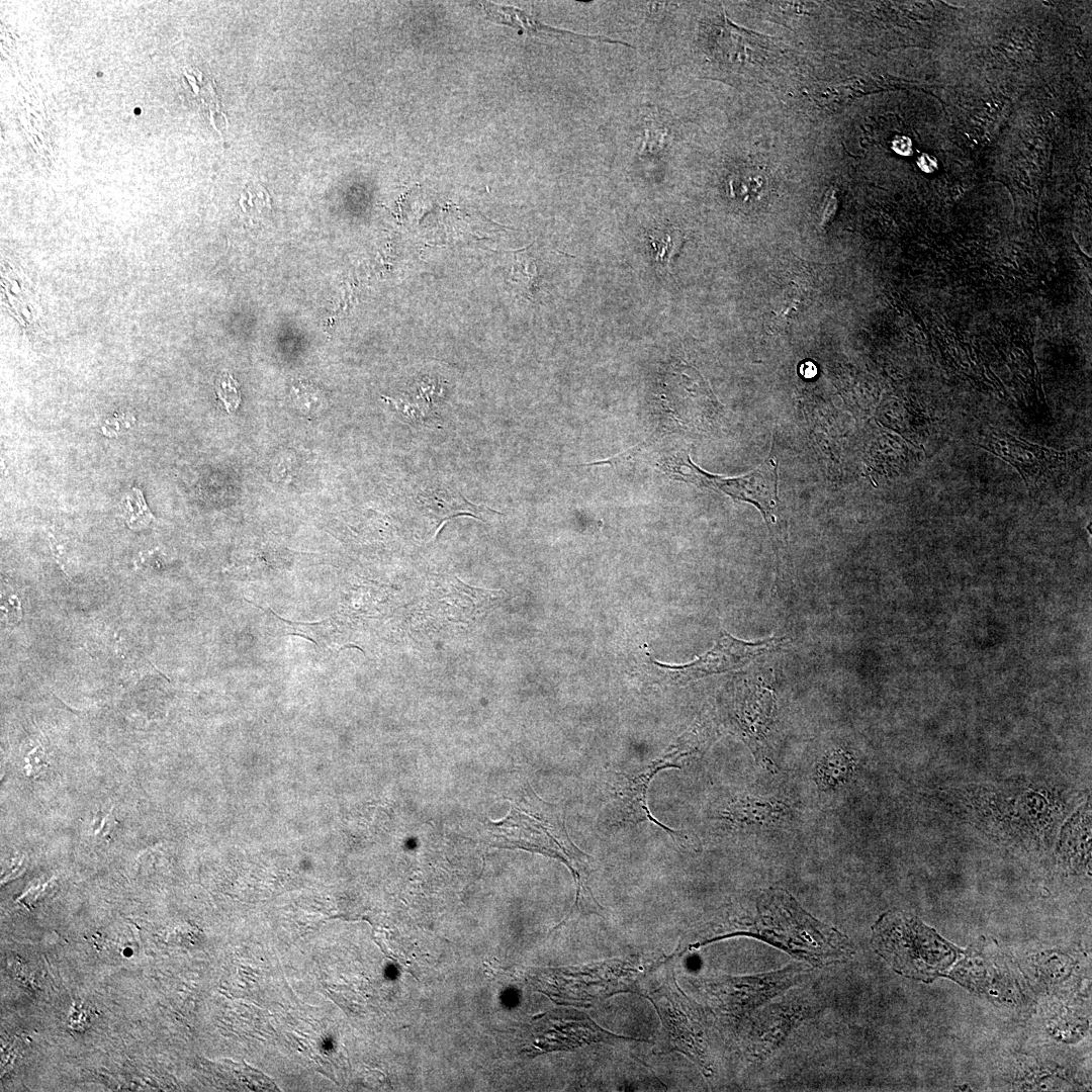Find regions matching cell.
I'll return each instance as SVG.
<instances>
[{
    "mask_svg": "<svg viewBox=\"0 0 1092 1092\" xmlns=\"http://www.w3.org/2000/svg\"><path fill=\"white\" fill-rule=\"evenodd\" d=\"M692 946L746 935L760 939L811 967L842 964L855 953L851 939L805 911L783 890L761 894L753 910H741L714 923Z\"/></svg>",
    "mask_w": 1092,
    "mask_h": 1092,
    "instance_id": "1",
    "label": "cell"
},
{
    "mask_svg": "<svg viewBox=\"0 0 1092 1092\" xmlns=\"http://www.w3.org/2000/svg\"><path fill=\"white\" fill-rule=\"evenodd\" d=\"M674 959L649 969L643 974L638 993L654 1006L661 1022L657 1049L660 1053L679 1052L687 1056L706 1076L714 1073L703 1008L678 987L674 976Z\"/></svg>",
    "mask_w": 1092,
    "mask_h": 1092,
    "instance_id": "2",
    "label": "cell"
},
{
    "mask_svg": "<svg viewBox=\"0 0 1092 1092\" xmlns=\"http://www.w3.org/2000/svg\"><path fill=\"white\" fill-rule=\"evenodd\" d=\"M550 993L567 1004L592 1006L613 995L637 992L642 971L629 961L614 959L545 974Z\"/></svg>",
    "mask_w": 1092,
    "mask_h": 1092,
    "instance_id": "3",
    "label": "cell"
},
{
    "mask_svg": "<svg viewBox=\"0 0 1092 1092\" xmlns=\"http://www.w3.org/2000/svg\"><path fill=\"white\" fill-rule=\"evenodd\" d=\"M933 938L932 930L916 917L887 912L873 926L872 945L895 972L926 980L932 975Z\"/></svg>",
    "mask_w": 1092,
    "mask_h": 1092,
    "instance_id": "4",
    "label": "cell"
},
{
    "mask_svg": "<svg viewBox=\"0 0 1092 1092\" xmlns=\"http://www.w3.org/2000/svg\"><path fill=\"white\" fill-rule=\"evenodd\" d=\"M662 468L675 479L722 491L734 499L751 503L761 511L767 524L775 522L778 469L771 459L765 460L745 475L731 478L702 470L692 462L687 453L670 456L662 463Z\"/></svg>",
    "mask_w": 1092,
    "mask_h": 1092,
    "instance_id": "5",
    "label": "cell"
},
{
    "mask_svg": "<svg viewBox=\"0 0 1092 1092\" xmlns=\"http://www.w3.org/2000/svg\"><path fill=\"white\" fill-rule=\"evenodd\" d=\"M812 973L811 966L794 963L783 969L740 977H722L709 982L714 1004L726 1015L740 1019L756 1007L801 984Z\"/></svg>",
    "mask_w": 1092,
    "mask_h": 1092,
    "instance_id": "6",
    "label": "cell"
},
{
    "mask_svg": "<svg viewBox=\"0 0 1092 1092\" xmlns=\"http://www.w3.org/2000/svg\"><path fill=\"white\" fill-rule=\"evenodd\" d=\"M976 445L1011 464L1030 492L1062 478L1080 460V451H1057L996 429L986 432Z\"/></svg>",
    "mask_w": 1092,
    "mask_h": 1092,
    "instance_id": "7",
    "label": "cell"
},
{
    "mask_svg": "<svg viewBox=\"0 0 1092 1092\" xmlns=\"http://www.w3.org/2000/svg\"><path fill=\"white\" fill-rule=\"evenodd\" d=\"M696 746L695 737H682L664 755L640 769L632 770L629 774H615L613 806L620 818L628 822L651 821L664 829L675 843H677V837L679 839L685 838L684 835H680V832L669 829L652 817L647 806L646 797L648 785L655 774L666 767L678 768L677 761L697 751Z\"/></svg>",
    "mask_w": 1092,
    "mask_h": 1092,
    "instance_id": "8",
    "label": "cell"
},
{
    "mask_svg": "<svg viewBox=\"0 0 1092 1092\" xmlns=\"http://www.w3.org/2000/svg\"><path fill=\"white\" fill-rule=\"evenodd\" d=\"M815 1008L811 1001L795 995L761 1009L751 1018L748 1027L750 1055L763 1061L794 1028L814 1013Z\"/></svg>",
    "mask_w": 1092,
    "mask_h": 1092,
    "instance_id": "9",
    "label": "cell"
},
{
    "mask_svg": "<svg viewBox=\"0 0 1092 1092\" xmlns=\"http://www.w3.org/2000/svg\"><path fill=\"white\" fill-rule=\"evenodd\" d=\"M708 38L713 58L731 70L745 72L762 66L770 56L771 41L733 24L724 14Z\"/></svg>",
    "mask_w": 1092,
    "mask_h": 1092,
    "instance_id": "10",
    "label": "cell"
},
{
    "mask_svg": "<svg viewBox=\"0 0 1092 1092\" xmlns=\"http://www.w3.org/2000/svg\"><path fill=\"white\" fill-rule=\"evenodd\" d=\"M780 642L781 639L779 638L745 642L730 635H725L706 654L689 665L680 666V669L684 670L681 673L689 677H698L736 669L776 648Z\"/></svg>",
    "mask_w": 1092,
    "mask_h": 1092,
    "instance_id": "11",
    "label": "cell"
},
{
    "mask_svg": "<svg viewBox=\"0 0 1092 1092\" xmlns=\"http://www.w3.org/2000/svg\"><path fill=\"white\" fill-rule=\"evenodd\" d=\"M428 492L421 496L422 503L428 510L429 515L440 520V528L448 519L462 515L475 518L479 513L488 509L471 504L457 490L436 489Z\"/></svg>",
    "mask_w": 1092,
    "mask_h": 1092,
    "instance_id": "12",
    "label": "cell"
},
{
    "mask_svg": "<svg viewBox=\"0 0 1092 1092\" xmlns=\"http://www.w3.org/2000/svg\"><path fill=\"white\" fill-rule=\"evenodd\" d=\"M647 237L655 262L669 272L671 258L678 253L684 235L679 230L662 228L651 230Z\"/></svg>",
    "mask_w": 1092,
    "mask_h": 1092,
    "instance_id": "13",
    "label": "cell"
},
{
    "mask_svg": "<svg viewBox=\"0 0 1092 1092\" xmlns=\"http://www.w3.org/2000/svg\"><path fill=\"white\" fill-rule=\"evenodd\" d=\"M785 812L779 802L763 799H745L733 806V815L741 821L765 823L777 820Z\"/></svg>",
    "mask_w": 1092,
    "mask_h": 1092,
    "instance_id": "14",
    "label": "cell"
},
{
    "mask_svg": "<svg viewBox=\"0 0 1092 1092\" xmlns=\"http://www.w3.org/2000/svg\"><path fill=\"white\" fill-rule=\"evenodd\" d=\"M852 761L849 755L836 751L826 756L818 767L817 779L821 786L831 788L841 784L849 775Z\"/></svg>",
    "mask_w": 1092,
    "mask_h": 1092,
    "instance_id": "15",
    "label": "cell"
},
{
    "mask_svg": "<svg viewBox=\"0 0 1092 1092\" xmlns=\"http://www.w3.org/2000/svg\"><path fill=\"white\" fill-rule=\"evenodd\" d=\"M122 510L127 525L131 529L141 528L149 524L153 519L143 493L138 488H132L122 499Z\"/></svg>",
    "mask_w": 1092,
    "mask_h": 1092,
    "instance_id": "16",
    "label": "cell"
},
{
    "mask_svg": "<svg viewBox=\"0 0 1092 1092\" xmlns=\"http://www.w3.org/2000/svg\"><path fill=\"white\" fill-rule=\"evenodd\" d=\"M512 275L513 280L517 284L524 287L527 291H531L537 276V268L535 259L530 255L528 250L516 254Z\"/></svg>",
    "mask_w": 1092,
    "mask_h": 1092,
    "instance_id": "17",
    "label": "cell"
},
{
    "mask_svg": "<svg viewBox=\"0 0 1092 1092\" xmlns=\"http://www.w3.org/2000/svg\"><path fill=\"white\" fill-rule=\"evenodd\" d=\"M216 394L228 413L235 412L241 402L238 383L231 374L222 376L217 380Z\"/></svg>",
    "mask_w": 1092,
    "mask_h": 1092,
    "instance_id": "18",
    "label": "cell"
},
{
    "mask_svg": "<svg viewBox=\"0 0 1092 1092\" xmlns=\"http://www.w3.org/2000/svg\"><path fill=\"white\" fill-rule=\"evenodd\" d=\"M838 210V198L834 192L828 197L821 215L820 224L826 228L834 219Z\"/></svg>",
    "mask_w": 1092,
    "mask_h": 1092,
    "instance_id": "19",
    "label": "cell"
},
{
    "mask_svg": "<svg viewBox=\"0 0 1092 1092\" xmlns=\"http://www.w3.org/2000/svg\"><path fill=\"white\" fill-rule=\"evenodd\" d=\"M100 819H101V821H100L99 827L94 832L97 835L101 834V836H107L108 834H110V832H111L113 826L115 825L116 821L114 820L111 812H109L106 816H104L103 818H100Z\"/></svg>",
    "mask_w": 1092,
    "mask_h": 1092,
    "instance_id": "20",
    "label": "cell"
},
{
    "mask_svg": "<svg viewBox=\"0 0 1092 1092\" xmlns=\"http://www.w3.org/2000/svg\"><path fill=\"white\" fill-rule=\"evenodd\" d=\"M800 372L805 378H813L817 374V367L814 363L807 361L800 366Z\"/></svg>",
    "mask_w": 1092,
    "mask_h": 1092,
    "instance_id": "21",
    "label": "cell"
}]
</instances>
